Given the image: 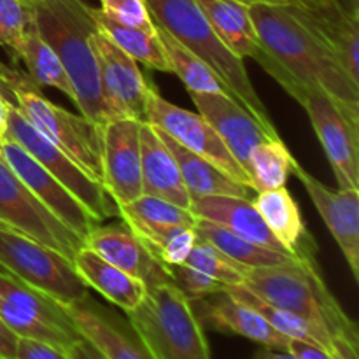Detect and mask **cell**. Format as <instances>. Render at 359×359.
<instances>
[{"label": "cell", "instance_id": "6da1fadb", "mask_svg": "<svg viewBox=\"0 0 359 359\" xmlns=\"http://www.w3.org/2000/svg\"><path fill=\"white\" fill-rule=\"evenodd\" d=\"M262 46L259 65L294 98L325 91L359 118V86L340 65L309 9L269 0H245Z\"/></svg>", "mask_w": 359, "mask_h": 359}, {"label": "cell", "instance_id": "7a4b0ae2", "mask_svg": "<svg viewBox=\"0 0 359 359\" xmlns=\"http://www.w3.org/2000/svg\"><path fill=\"white\" fill-rule=\"evenodd\" d=\"M35 30L62 60L79 114L97 125L109 121L95 49L97 23L86 0H30Z\"/></svg>", "mask_w": 359, "mask_h": 359}, {"label": "cell", "instance_id": "3957f363", "mask_svg": "<svg viewBox=\"0 0 359 359\" xmlns=\"http://www.w3.org/2000/svg\"><path fill=\"white\" fill-rule=\"evenodd\" d=\"M244 286L262 300L300 316L328 333L342 359H358V326L326 286L318 259L249 269Z\"/></svg>", "mask_w": 359, "mask_h": 359}, {"label": "cell", "instance_id": "277c9868", "mask_svg": "<svg viewBox=\"0 0 359 359\" xmlns=\"http://www.w3.org/2000/svg\"><path fill=\"white\" fill-rule=\"evenodd\" d=\"M154 25L198 55L223 81L231 97L251 112L272 137H279L265 102L256 93L244 60L217 39L195 0H144Z\"/></svg>", "mask_w": 359, "mask_h": 359}, {"label": "cell", "instance_id": "5b68a950", "mask_svg": "<svg viewBox=\"0 0 359 359\" xmlns=\"http://www.w3.org/2000/svg\"><path fill=\"white\" fill-rule=\"evenodd\" d=\"M0 93L42 137L72 158L91 179L104 184L102 132L104 126L74 114L42 95L37 84L16 69L0 63Z\"/></svg>", "mask_w": 359, "mask_h": 359}, {"label": "cell", "instance_id": "8992f818", "mask_svg": "<svg viewBox=\"0 0 359 359\" xmlns=\"http://www.w3.org/2000/svg\"><path fill=\"white\" fill-rule=\"evenodd\" d=\"M126 319L153 359H212L191 302L174 283L147 287Z\"/></svg>", "mask_w": 359, "mask_h": 359}, {"label": "cell", "instance_id": "52a82bcc", "mask_svg": "<svg viewBox=\"0 0 359 359\" xmlns=\"http://www.w3.org/2000/svg\"><path fill=\"white\" fill-rule=\"evenodd\" d=\"M0 263L63 307L90 294L72 259L4 223H0Z\"/></svg>", "mask_w": 359, "mask_h": 359}, {"label": "cell", "instance_id": "ba28073f", "mask_svg": "<svg viewBox=\"0 0 359 359\" xmlns=\"http://www.w3.org/2000/svg\"><path fill=\"white\" fill-rule=\"evenodd\" d=\"M0 318L20 339L48 342L60 349L83 339L65 307L14 276L0 263Z\"/></svg>", "mask_w": 359, "mask_h": 359}, {"label": "cell", "instance_id": "9c48e42d", "mask_svg": "<svg viewBox=\"0 0 359 359\" xmlns=\"http://www.w3.org/2000/svg\"><path fill=\"white\" fill-rule=\"evenodd\" d=\"M7 102V125L4 137L23 147L37 163H41L49 174L58 179L81 203L88 209V212L98 221L104 223L109 217L118 216V207L109 196L104 184L91 179L76 161L67 156L62 149L42 137L21 112Z\"/></svg>", "mask_w": 359, "mask_h": 359}, {"label": "cell", "instance_id": "30bf717a", "mask_svg": "<svg viewBox=\"0 0 359 359\" xmlns=\"http://www.w3.org/2000/svg\"><path fill=\"white\" fill-rule=\"evenodd\" d=\"M0 223L62 252L74 262L84 241L63 224L18 179L0 156Z\"/></svg>", "mask_w": 359, "mask_h": 359}, {"label": "cell", "instance_id": "8fae6325", "mask_svg": "<svg viewBox=\"0 0 359 359\" xmlns=\"http://www.w3.org/2000/svg\"><path fill=\"white\" fill-rule=\"evenodd\" d=\"M297 102L307 111L339 189L359 191V118L351 116L325 91H305Z\"/></svg>", "mask_w": 359, "mask_h": 359}, {"label": "cell", "instance_id": "7c38bea8", "mask_svg": "<svg viewBox=\"0 0 359 359\" xmlns=\"http://www.w3.org/2000/svg\"><path fill=\"white\" fill-rule=\"evenodd\" d=\"M146 123L156 126L158 130L167 133L168 137H172L175 142H179L191 153L209 160L231 179L252 188V181L249 179V175L242 170L238 161L228 151L219 133L209 125V121L198 112L186 111V109L165 100L154 84L147 97Z\"/></svg>", "mask_w": 359, "mask_h": 359}, {"label": "cell", "instance_id": "4fadbf2b", "mask_svg": "<svg viewBox=\"0 0 359 359\" xmlns=\"http://www.w3.org/2000/svg\"><path fill=\"white\" fill-rule=\"evenodd\" d=\"M95 49L100 67V86L109 121L118 118L146 123V105L153 83L140 72L139 62L126 55L100 28L95 32Z\"/></svg>", "mask_w": 359, "mask_h": 359}, {"label": "cell", "instance_id": "5bb4252c", "mask_svg": "<svg viewBox=\"0 0 359 359\" xmlns=\"http://www.w3.org/2000/svg\"><path fill=\"white\" fill-rule=\"evenodd\" d=\"M0 156L18 175V179L37 196L39 202L48 207L63 224H67L83 241H86L95 226L102 224L88 212L86 207L58 179L53 177L41 163H37L16 142L4 137L2 146H0Z\"/></svg>", "mask_w": 359, "mask_h": 359}, {"label": "cell", "instance_id": "9a60e30c", "mask_svg": "<svg viewBox=\"0 0 359 359\" xmlns=\"http://www.w3.org/2000/svg\"><path fill=\"white\" fill-rule=\"evenodd\" d=\"M104 188L116 207L126 205L142 195L140 172V121L111 119L102 132Z\"/></svg>", "mask_w": 359, "mask_h": 359}, {"label": "cell", "instance_id": "2e32d148", "mask_svg": "<svg viewBox=\"0 0 359 359\" xmlns=\"http://www.w3.org/2000/svg\"><path fill=\"white\" fill-rule=\"evenodd\" d=\"M293 174L309 193L326 228L339 244L353 277L359 280V191L328 188L304 170L300 163L294 165Z\"/></svg>", "mask_w": 359, "mask_h": 359}, {"label": "cell", "instance_id": "e0dca14e", "mask_svg": "<svg viewBox=\"0 0 359 359\" xmlns=\"http://www.w3.org/2000/svg\"><path fill=\"white\" fill-rule=\"evenodd\" d=\"M84 245L111 265L140 279L147 287L172 283L170 269L154 256L149 245L125 221L95 226Z\"/></svg>", "mask_w": 359, "mask_h": 359}, {"label": "cell", "instance_id": "ac0fdd59", "mask_svg": "<svg viewBox=\"0 0 359 359\" xmlns=\"http://www.w3.org/2000/svg\"><path fill=\"white\" fill-rule=\"evenodd\" d=\"M65 311L81 335L107 359H153L128 319H123L91 294L65 305Z\"/></svg>", "mask_w": 359, "mask_h": 359}, {"label": "cell", "instance_id": "d6986e66", "mask_svg": "<svg viewBox=\"0 0 359 359\" xmlns=\"http://www.w3.org/2000/svg\"><path fill=\"white\" fill-rule=\"evenodd\" d=\"M198 114L209 121V125L219 133L224 146L228 147L242 170L249 175V154L258 144L272 137L262 123L249 111H245L233 97L223 93H189ZM251 179V175H249ZM252 181V179H251ZM255 188V186H252Z\"/></svg>", "mask_w": 359, "mask_h": 359}, {"label": "cell", "instance_id": "ffe728a7", "mask_svg": "<svg viewBox=\"0 0 359 359\" xmlns=\"http://www.w3.org/2000/svg\"><path fill=\"white\" fill-rule=\"evenodd\" d=\"M189 302L202 328L244 337L252 342L262 344L263 347L286 351L290 339L272 328L255 309L242 304L224 290Z\"/></svg>", "mask_w": 359, "mask_h": 359}, {"label": "cell", "instance_id": "44dd1931", "mask_svg": "<svg viewBox=\"0 0 359 359\" xmlns=\"http://www.w3.org/2000/svg\"><path fill=\"white\" fill-rule=\"evenodd\" d=\"M140 172L142 195L156 196L182 209H189L191 196L182 182L177 161L156 126L151 123H140Z\"/></svg>", "mask_w": 359, "mask_h": 359}, {"label": "cell", "instance_id": "7402d4cb", "mask_svg": "<svg viewBox=\"0 0 359 359\" xmlns=\"http://www.w3.org/2000/svg\"><path fill=\"white\" fill-rule=\"evenodd\" d=\"M189 210L198 219L212 221L262 248L291 255L269 230L252 200L241 198V196H202L191 200Z\"/></svg>", "mask_w": 359, "mask_h": 359}, {"label": "cell", "instance_id": "603a6c76", "mask_svg": "<svg viewBox=\"0 0 359 359\" xmlns=\"http://www.w3.org/2000/svg\"><path fill=\"white\" fill-rule=\"evenodd\" d=\"M252 203L269 230L287 249V252L300 259H316L318 244L307 230L297 200L284 186L258 191Z\"/></svg>", "mask_w": 359, "mask_h": 359}, {"label": "cell", "instance_id": "cb8c5ba5", "mask_svg": "<svg viewBox=\"0 0 359 359\" xmlns=\"http://www.w3.org/2000/svg\"><path fill=\"white\" fill-rule=\"evenodd\" d=\"M74 266L90 290L100 293L125 314L135 311L146 298L147 286L142 280L105 262L88 245H83L74 256Z\"/></svg>", "mask_w": 359, "mask_h": 359}, {"label": "cell", "instance_id": "d4e9b609", "mask_svg": "<svg viewBox=\"0 0 359 359\" xmlns=\"http://www.w3.org/2000/svg\"><path fill=\"white\" fill-rule=\"evenodd\" d=\"M195 2L207 18L217 39L233 55L242 60L252 58L258 63L262 62V46L245 0H195Z\"/></svg>", "mask_w": 359, "mask_h": 359}, {"label": "cell", "instance_id": "484cf974", "mask_svg": "<svg viewBox=\"0 0 359 359\" xmlns=\"http://www.w3.org/2000/svg\"><path fill=\"white\" fill-rule=\"evenodd\" d=\"M158 132H160L161 139H163V142L167 144L168 149L174 154L175 161H177L182 182H184L191 200L202 198V196H241V198H249V193L255 191L249 186L231 179L230 175L224 174L221 168L210 163L209 160L182 147L181 144L175 142L165 132H161V130H158Z\"/></svg>", "mask_w": 359, "mask_h": 359}, {"label": "cell", "instance_id": "4316f807", "mask_svg": "<svg viewBox=\"0 0 359 359\" xmlns=\"http://www.w3.org/2000/svg\"><path fill=\"white\" fill-rule=\"evenodd\" d=\"M223 290L226 293H230L231 297L241 300L242 304L249 305L251 309H255L259 316L265 318V321L269 323L272 328H276L280 335H284L290 340H302V342L314 344V346L323 347V349L330 351L337 359H342L340 356V351L337 347V344L333 342L332 337L326 332H323L321 328L314 326L312 323L305 321L300 316L293 314V312H287L284 309L276 307V305L269 304V302L262 300L258 294L252 293L249 287H245L244 284H237V286H223Z\"/></svg>", "mask_w": 359, "mask_h": 359}, {"label": "cell", "instance_id": "83f0119b", "mask_svg": "<svg viewBox=\"0 0 359 359\" xmlns=\"http://www.w3.org/2000/svg\"><path fill=\"white\" fill-rule=\"evenodd\" d=\"M91 14L97 23V27L114 42L118 48L128 56H132L135 62L144 63L149 69L160 70V72H172L170 63H168L167 53H165L163 44L160 41L158 30H142V28L128 27L109 14H105L100 7H91Z\"/></svg>", "mask_w": 359, "mask_h": 359}, {"label": "cell", "instance_id": "f1b7e54d", "mask_svg": "<svg viewBox=\"0 0 359 359\" xmlns=\"http://www.w3.org/2000/svg\"><path fill=\"white\" fill-rule=\"evenodd\" d=\"M195 231L200 241L209 242L210 245L219 249L228 258L248 266V269H269V266L287 265V263H294L300 259L293 255L272 251V249L262 248L255 242L245 241L224 226L212 223V221L196 219Z\"/></svg>", "mask_w": 359, "mask_h": 359}, {"label": "cell", "instance_id": "f546056e", "mask_svg": "<svg viewBox=\"0 0 359 359\" xmlns=\"http://www.w3.org/2000/svg\"><path fill=\"white\" fill-rule=\"evenodd\" d=\"M156 30L158 35H160L161 44H163L165 53H167L172 74H175L184 83L186 90L189 93H223L231 97V93L224 86L223 81L216 76V72L198 55L189 51L186 46L175 41L167 30H163L158 25Z\"/></svg>", "mask_w": 359, "mask_h": 359}, {"label": "cell", "instance_id": "4dcf8cb0", "mask_svg": "<svg viewBox=\"0 0 359 359\" xmlns=\"http://www.w3.org/2000/svg\"><path fill=\"white\" fill-rule=\"evenodd\" d=\"M18 58L25 63L28 77L37 86L56 88L72 100V86H70L65 69H63L62 60L53 51L51 46L39 35V32L35 30V25L25 37L20 53H18Z\"/></svg>", "mask_w": 359, "mask_h": 359}, {"label": "cell", "instance_id": "1f68e13d", "mask_svg": "<svg viewBox=\"0 0 359 359\" xmlns=\"http://www.w3.org/2000/svg\"><path fill=\"white\" fill-rule=\"evenodd\" d=\"M297 163L280 137L258 144L249 154V175L255 191L283 188Z\"/></svg>", "mask_w": 359, "mask_h": 359}, {"label": "cell", "instance_id": "d6a6232c", "mask_svg": "<svg viewBox=\"0 0 359 359\" xmlns=\"http://www.w3.org/2000/svg\"><path fill=\"white\" fill-rule=\"evenodd\" d=\"M118 216L132 230L147 226H195L198 217L189 209L174 205L167 200L140 195L133 202L118 207Z\"/></svg>", "mask_w": 359, "mask_h": 359}, {"label": "cell", "instance_id": "836d02e7", "mask_svg": "<svg viewBox=\"0 0 359 359\" xmlns=\"http://www.w3.org/2000/svg\"><path fill=\"white\" fill-rule=\"evenodd\" d=\"M184 265L205 273L210 279L217 280L221 286H237L244 284L245 276H248V266L233 262L226 255L210 245L205 241H196L195 248L189 252Z\"/></svg>", "mask_w": 359, "mask_h": 359}, {"label": "cell", "instance_id": "e575fe53", "mask_svg": "<svg viewBox=\"0 0 359 359\" xmlns=\"http://www.w3.org/2000/svg\"><path fill=\"white\" fill-rule=\"evenodd\" d=\"M34 28L30 0H0V46L18 56L28 32Z\"/></svg>", "mask_w": 359, "mask_h": 359}, {"label": "cell", "instance_id": "d590c367", "mask_svg": "<svg viewBox=\"0 0 359 359\" xmlns=\"http://www.w3.org/2000/svg\"><path fill=\"white\" fill-rule=\"evenodd\" d=\"M168 269H170L172 283L181 290V293L188 300H198V298L209 297V294L223 290V286L217 280L210 279L205 273L198 272L188 265L168 266Z\"/></svg>", "mask_w": 359, "mask_h": 359}, {"label": "cell", "instance_id": "8d00e7d4", "mask_svg": "<svg viewBox=\"0 0 359 359\" xmlns=\"http://www.w3.org/2000/svg\"><path fill=\"white\" fill-rule=\"evenodd\" d=\"M100 9L116 21L142 30H156L144 0H100Z\"/></svg>", "mask_w": 359, "mask_h": 359}, {"label": "cell", "instance_id": "74e56055", "mask_svg": "<svg viewBox=\"0 0 359 359\" xmlns=\"http://www.w3.org/2000/svg\"><path fill=\"white\" fill-rule=\"evenodd\" d=\"M16 359H70L65 349L34 339H18Z\"/></svg>", "mask_w": 359, "mask_h": 359}, {"label": "cell", "instance_id": "f35d334b", "mask_svg": "<svg viewBox=\"0 0 359 359\" xmlns=\"http://www.w3.org/2000/svg\"><path fill=\"white\" fill-rule=\"evenodd\" d=\"M286 351L294 359H337L330 351L302 340H290Z\"/></svg>", "mask_w": 359, "mask_h": 359}, {"label": "cell", "instance_id": "ab89813d", "mask_svg": "<svg viewBox=\"0 0 359 359\" xmlns=\"http://www.w3.org/2000/svg\"><path fill=\"white\" fill-rule=\"evenodd\" d=\"M20 337L0 318V359H16V346Z\"/></svg>", "mask_w": 359, "mask_h": 359}, {"label": "cell", "instance_id": "60d3db41", "mask_svg": "<svg viewBox=\"0 0 359 359\" xmlns=\"http://www.w3.org/2000/svg\"><path fill=\"white\" fill-rule=\"evenodd\" d=\"M67 353H69L70 359H107L90 340L84 339V337L81 340H77L74 346H70L67 349Z\"/></svg>", "mask_w": 359, "mask_h": 359}, {"label": "cell", "instance_id": "b9f144b4", "mask_svg": "<svg viewBox=\"0 0 359 359\" xmlns=\"http://www.w3.org/2000/svg\"><path fill=\"white\" fill-rule=\"evenodd\" d=\"M252 359H294L287 351L273 349V347H262L255 353Z\"/></svg>", "mask_w": 359, "mask_h": 359}, {"label": "cell", "instance_id": "7bdbcfd3", "mask_svg": "<svg viewBox=\"0 0 359 359\" xmlns=\"http://www.w3.org/2000/svg\"><path fill=\"white\" fill-rule=\"evenodd\" d=\"M6 125H7V102L4 98V95L0 93V135L4 137L6 133Z\"/></svg>", "mask_w": 359, "mask_h": 359}, {"label": "cell", "instance_id": "ee69618b", "mask_svg": "<svg viewBox=\"0 0 359 359\" xmlns=\"http://www.w3.org/2000/svg\"><path fill=\"white\" fill-rule=\"evenodd\" d=\"M305 4H307V7L311 11H318V9H323V7H326V6H330V4H333V2H337V0H304ZM344 2V0H342ZM346 4V2H344Z\"/></svg>", "mask_w": 359, "mask_h": 359}, {"label": "cell", "instance_id": "f6af8a7d", "mask_svg": "<svg viewBox=\"0 0 359 359\" xmlns=\"http://www.w3.org/2000/svg\"><path fill=\"white\" fill-rule=\"evenodd\" d=\"M269 2H277V4H290V6H298V7H305L309 9L307 4L304 0H269Z\"/></svg>", "mask_w": 359, "mask_h": 359}, {"label": "cell", "instance_id": "bcb514c9", "mask_svg": "<svg viewBox=\"0 0 359 359\" xmlns=\"http://www.w3.org/2000/svg\"><path fill=\"white\" fill-rule=\"evenodd\" d=\"M2 140H4V137H2V135H0V146H2Z\"/></svg>", "mask_w": 359, "mask_h": 359}]
</instances>
